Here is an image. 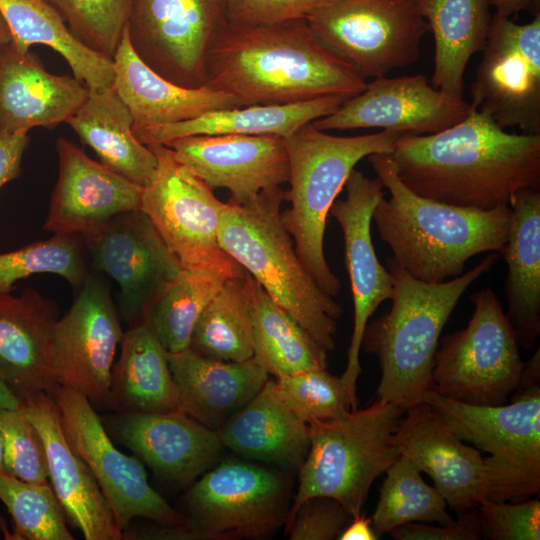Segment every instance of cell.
<instances>
[{
	"instance_id": "42",
	"label": "cell",
	"mask_w": 540,
	"mask_h": 540,
	"mask_svg": "<svg viewBox=\"0 0 540 540\" xmlns=\"http://www.w3.org/2000/svg\"><path fill=\"white\" fill-rule=\"evenodd\" d=\"M280 399L305 423L337 419L353 410L342 376L311 369L273 378Z\"/></svg>"
},
{
	"instance_id": "14",
	"label": "cell",
	"mask_w": 540,
	"mask_h": 540,
	"mask_svg": "<svg viewBox=\"0 0 540 540\" xmlns=\"http://www.w3.org/2000/svg\"><path fill=\"white\" fill-rule=\"evenodd\" d=\"M471 85V106L503 129L540 134V13L526 24L495 14Z\"/></svg>"
},
{
	"instance_id": "18",
	"label": "cell",
	"mask_w": 540,
	"mask_h": 540,
	"mask_svg": "<svg viewBox=\"0 0 540 540\" xmlns=\"http://www.w3.org/2000/svg\"><path fill=\"white\" fill-rule=\"evenodd\" d=\"M344 188L345 199H336L329 215L341 227L344 239L345 266L349 275L354 304V324L347 351V365L341 375L353 408H357L356 383L361 373L360 349L364 328L378 306L391 300L393 278L377 258L371 237L373 212L384 197V186L376 177L370 179L353 169Z\"/></svg>"
},
{
	"instance_id": "54",
	"label": "cell",
	"mask_w": 540,
	"mask_h": 540,
	"mask_svg": "<svg viewBox=\"0 0 540 540\" xmlns=\"http://www.w3.org/2000/svg\"><path fill=\"white\" fill-rule=\"evenodd\" d=\"M11 41L10 31L8 26L0 14V45Z\"/></svg>"
},
{
	"instance_id": "12",
	"label": "cell",
	"mask_w": 540,
	"mask_h": 540,
	"mask_svg": "<svg viewBox=\"0 0 540 540\" xmlns=\"http://www.w3.org/2000/svg\"><path fill=\"white\" fill-rule=\"evenodd\" d=\"M157 159L150 183L143 187L140 209L185 270L231 266L235 261L218 242L224 202L173 150L149 144Z\"/></svg>"
},
{
	"instance_id": "8",
	"label": "cell",
	"mask_w": 540,
	"mask_h": 540,
	"mask_svg": "<svg viewBox=\"0 0 540 540\" xmlns=\"http://www.w3.org/2000/svg\"><path fill=\"white\" fill-rule=\"evenodd\" d=\"M430 405L464 442L489 454L488 500L519 502L540 493V386H518L509 404L475 406L429 390Z\"/></svg>"
},
{
	"instance_id": "31",
	"label": "cell",
	"mask_w": 540,
	"mask_h": 540,
	"mask_svg": "<svg viewBox=\"0 0 540 540\" xmlns=\"http://www.w3.org/2000/svg\"><path fill=\"white\" fill-rule=\"evenodd\" d=\"M66 123L104 166L141 187L150 183L156 156L135 137L132 115L113 86L89 90Z\"/></svg>"
},
{
	"instance_id": "1",
	"label": "cell",
	"mask_w": 540,
	"mask_h": 540,
	"mask_svg": "<svg viewBox=\"0 0 540 540\" xmlns=\"http://www.w3.org/2000/svg\"><path fill=\"white\" fill-rule=\"evenodd\" d=\"M390 156L411 191L457 207L491 210L540 189V134L508 133L472 106L441 132L400 135Z\"/></svg>"
},
{
	"instance_id": "3",
	"label": "cell",
	"mask_w": 540,
	"mask_h": 540,
	"mask_svg": "<svg viewBox=\"0 0 540 540\" xmlns=\"http://www.w3.org/2000/svg\"><path fill=\"white\" fill-rule=\"evenodd\" d=\"M368 160L389 193L377 204L372 222L392 258L413 278L441 283L462 275L480 253L500 255L509 235V205L491 210L457 207L411 191L397 175L389 154Z\"/></svg>"
},
{
	"instance_id": "33",
	"label": "cell",
	"mask_w": 540,
	"mask_h": 540,
	"mask_svg": "<svg viewBox=\"0 0 540 540\" xmlns=\"http://www.w3.org/2000/svg\"><path fill=\"white\" fill-rule=\"evenodd\" d=\"M106 409L132 413L179 410L167 352L145 325L124 332L112 367Z\"/></svg>"
},
{
	"instance_id": "43",
	"label": "cell",
	"mask_w": 540,
	"mask_h": 540,
	"mask_svg": "<svg viewBox=\"0 0 540 540\" xmlns=\"http://www.w3.org/2000/svg\"><path fill=\"white\" fill-rule=\"evenodd\" d=\"M85 46L112 60L128 24L132 0H46Z\"/></svg>"
},
{
	"instance_id": "20",
	"label": "cell",
	"mask_w": 540,
	"mask_h": 540,
	"mask_svg": "<svg viewBox=\"0 0 540 540\" xmlns=\"http://www.w3.org/2000/svg\"><path fill=\"white\" fill-rule=\"evenodd\" d=\"M110 438L145 463L161 481L189 487L217 460L223 445L216 430L180 410L116 412L101 418Z\"/></svg>"
},
{
	"instance_id": "16",
	"label": "cell",
	"mask_w": 540,
	"mask_h": 540,
	"mask_svg": "<svg viewBox=\"0 0 540 540\" xmlns=\"http://www.w3.org/2000/svg\"><path fill=\"white\" fill-rule=\"evenodd\" d=\"M226 22L219 0H132L127 24L135 53L183 87L205 85L209 48Z\"/></svg>"
},
{
	"instance_id": "9",
	"label": "cell",
	"mask_w": 540,
	"mask_h": 540,
	"mask_svg": "<svg viewBox=\"0 0 540 540\" xmlns=\"http://www.w3.org/2000/svg\"><path fill=\"white\" fill-rule=\"evenodd\" d=\"M469 298L474 310L467 326L439 341L431 390L468 405H503L520 381L519 342L489 286Z\"/></svg>"
},
{
	"instance_id": "40",
	"label": "cell",
	"mask_w": 540,
	"mask_h": 540,
	"mask_svg": "<svg viewBox=\"0 0 540 540\" xmlns=\"http://www.w3.org/2000/svg\"><path fill=\"white\" fill-rule=\"evenodd\" d=\"M87 262L81 235L53 234L0 254V293H10L18 280L39 273L61 276L77 290L90 274Z\"/></svg>"
},
{
	"instance_id": "21",
	"label": "cell",
	"mask_w": 540,
	"mask_h": 540,
	"mask_svg": "<svg viewBox=\"0 0 540 540\" xmlns=\"http://www.w3.org/2000/svg\"><path fill=\"white\" fill-rule=\"evenodd\" d=\"M400 455L428 474L457 514L488 500V474L480 450L465 444L427 403L407 408L395 431Z\"/></svg>"
},
{
	"instance_id": "34",
	"label": "cell",
	"mask_w": 540,
	"mask_h": 540,
	"mask_svg": "<svg viewBox=\"0 0 540 540\" xmlns=\"http://www.w3.org/2000/svg\"><path fill=\"white\" fill-rule=\"evenodd\" d=\"M435 43L431 85L463 99L467 64L482 50L491 23L487 0H415Z\"/></svg>"
},
{
	"instance_id": "15",
	"label": "cell",
	"mask_w": 540,
	"mask_h": 540,
	"mask_svg": "<svg viewBox=\"0 0 540 540\" xmlns=\"http://www.w3.org/2000/svg\"><path fill=\"white\" fill-rule=\"evenodd\" d=\"M69 310L54 324L50 367L59 386L73 389L106 408L111 372L124 331L110 289L87 276Z\"/></svg>"
},
{
	"instance_id": "24",
	"label": "cell",
	"mask_w": 540,
	"mask_h": 540,
	"mask_svg": "<svg viewBox=\"0 0 540 540\" xmlns=\"http://www.w3.org/2000/svg\"><path fill=\"white\" fill-rule=\"evenodd\" d=\"M21 402L43 441L50 485L69 522L86 540H122L95 477L66 438L54 397L38 392Z\"/></svg>"
},
{
	"instance_id": "30",
	"label": "cell",
	"mask_w": 540,
	"mask_h": 540,
	"mask_svg": "<svg viewBox=\"0 0 540 540\" xmlns=\"http://www.w3.org/2000/svg\"><path fill=\"white\" fill-rule=\"evenodd\" d=\"M511 227L500 253L507 264L506 317L525 349L540 335V189H525L510 200Z\"/></svg>"
},
{
	"instance_id": "50",
	"label": "cell",
	"mask_w": 540,
	"mask_h": 540,
	"mask_svg": "<svg viewBox=\"0 0 540 540\" xmlns=\"http://www.w3.org/2000/svg\"><path fill=\"white\" fill-rule=\"evenodd\" d=\"M122 540H198L186 524H163L151 521L148 524L132 525L122 531Z\"/></svg>"
},
{
	"instance_id": "49",
	"label": "cell",
	"mask_w": 540,
	"mask_h": 540,
	"mask_svg": "<svg viewBox=\"0 0 540 540\" xmlns=\"http://www.w3.org/2000/svg\"><path fill=\"white\" fill-rule=\"evenodd\" d=\"M29 141L27 133L0 131V188L20 175L23 154Z\"/></svg>"
},
{
	"instance_id": "51",
	"label": "cell",
	"mask_w": 540,
	"mask_h": 540,
	"mask_svg": "<svg viewBox=\"0 0 540 540\" xmlns=\"http://www.w3.org/2000/svg\"><path fill=\"white\" fill-rule=\"evenodd\" d=\"M339 540H377L370 518H365L362 514L351 518L349 524L340 533Z\"/></svg>"
},
{
	"instance_id": "36",
	"label": "cell",
	"mask_w": 540,
	"mask_h": 540,
	"mask_svg": "<svg viewBox=\"0 0 540 540\" xmlns=\"http://www.w3.org/2000/svg\"><path fill=\"white\" fill-rule=\"evenodd\" d=\"M248 295L253 358L269 375L327 368V351L250 274Z\"/></svg>"
},
{
	"instance_id": "13",
	"label": "cell",
	"mask_w": 540,
	"mask_h": 540,
	"mask_svg": "<svg viewBox=\"0 0 540 540\" xmlns=\"http://www.w3.org/2000/svg\"><path fill=\"white\" fill-rule=\"evenodd\" d=\"M53 397L69 444L91 470L121 532L135 518L185 524L180 510L149 484L143 462L116 448L85 396L60 386Z\"/></svg>"
},
{
	"instance_id": "17",
	"label": "cell",
	"mask_w": 540,
	"mask_h": 540,
	"mask_svg": "<svg viewBox=\"0 0 540 540\" xmlns=\"http://www.w3.org/2000/svg\"><path fill=\"white\" fill-rule=\"evenodd\" d=\"M82 239L92 266L118 283V309L129 327L142 323L155 297L183 270L141 210L119 214Z\"/></svg>"
},
{
	"instance_id": "38",
	"label": "cell",
	"mask_w": 540,
	"mask_h": 540,
	"mask_svg": "<svg viewBox=\"0 0 540 540\" xmlns=\"http://www.w3.org/2000/svg\"><path fill=\"white\" fill-rule=\"evenodd\" d=\"M248 276L240 266L207 304L194 325L190 349L221 361H244L253 357Z\"/></svg>"
},
{
	"instance_id": "47",
	"label": "cell",
	"mask_w": 540,
	"mask_h": 540,
	"mask_svg": "<svg viewBox=\"0 0 540 540\" xmlns=\"http://www.w3.org/2000/svg\"><path fill=\"white\" fill-rule=\"evenodd\" d=\"M225 19L237 25H274L305 17L329 0H219Z\"/></svg>"
},
{
	"instance_id": "53",
	"label": "cell",
	"mask_w": 540,
	"mask_h": 540,
	"mask_svg": "<svg viewBox=\"0 0 540 540\" xmlns=\"http://www.w3.org/2000/svg\"><path fill=\"white\" fill-rule=\"evenodd\" d=\"M21 406V400L0 379V408L16 409Z\"/></svg>"
},
{
	"instance_id": "52",
	"label": "cell",
	"mask_w": 540,
	"mask_h": 540,
	"mask_svg": "<svg viewBox=\"0 0 540 540\" xmlns=\"http://www.w3.org/2000/svg\"><path fill=\"white\" fill-rule=\"evenodd\" d=\"M495 8L497 15L511 17L521 11H528L534 16L540 13V0H487Z\"/></svg>"
},
{
	"instance_id": "45",
	"label": "cell",
	"mask_w": 540,
	"mask_h": 540,
	"mask_svg": "<svg viewBox=\"0 0 540 540\" xmlns=\"http://www.w3.org/2000/svg\"><path fill=\"white\" fill-rule=\"evenodd\" d=\"M481 538L489 540H539L540 499L519 502L487 500L478 507Z\"/></svg>"
},
{
	"instance_id": "46",
	"label": "cell",
	"mask_w": 540,
	"mask_h": 540,
	"mask_svg": "<svg viewBox=\"0 0 540 540\" xmlns=\"http://www.w3.org/2000/svg\"><path fill=\"white\" fill-rule=\"evenodd\" d=\"M350 520L337 500L315 496L301 503L285 530L291 540H332L338 539Z\"/></svg>"
},
{
	"instance_id": "26",
	"label": "cell",
	"mask_w": 540,
	"mask_h": 540,
	"mask_svg": "<svg viewBox=\"0 0 540 540\" xmlns=\"http://www.w3.org/2000/svg\"><path fill=\"white\" fill-rule=\"evenodd\" d=\"M56 303L33 288L21 296L0 293V379L22 400L60 387L50 367Z\"/></svg>"
},
{
	"instance_id": "23",
	"label": "cell",
	"mask_w": 540,
	"mask_h": 540,
	"mask_svg": "<svg viewBox=\"0 0 540 540\" xmlns=\"http://www.w3.org/2000/svg\"><path fill=\"white\" fill-rule=\"evenodd\" d=\"M58 178L43 228L53 234L87 235L114 217L139 210L143 187L91 159L64 137L55 144Z\"/></svg>"
},
{
	"instance_id": "7",
	"label": "cell",
	"mask_w": 540,
	"mask_h": 540,
	"mask_svg": "<svg viewBox=\"0 0 540 540\" xmlns=\"http://www.w3.org/2000/svg\"><path fill=\"white\" fill-rule=\"evenodd\" d=\"M404 412L377 398L343 417L310 423V447L285 527L301 503L315 496L337 500L351 518L360 515L374 480L400 456L395 431Z\"/></svg>"
},
{
	"instance_id": "6",
	"label": "cell",
	"mask_w": 540,
	"mask_h": 540,
	"mask_svg": "<svg viewBox=\"0 0 540 540\" xmlns=\"http://www.w3.org/2000/svg\"><path fill=\"white\" fill-rule=\"evenodd\" d=\"M400 135L383 130L357 136H335L308 122L284 138L289 159L290 207L281 212L283 226L316 284L329 296L341 289L324 252L330 208L356 164L375 153L391 154Z\"/></svg>"
},
{
	"instance_id": "5",
	"label": "cell",
	"mask_w": 540,
	"mask_h": 540,
	"mask_svg": "<svg viewBox=\"0 0 540 540\" xmlns=\"http://www.w3.org/2000/svg\"><path fill=\"white\" fill-rule=\"evenodd\" d=\"M284 201L285 190L278 187L244 204L224 202L218 242L328 352L335 347L342 308L316 284L300 260L281 220Z\"/></svg>"
},
{
	"instance_id": "55",
	"label": "cell",
	"mask_w": 540,
	"mask_h": 540,
	"mask_svg": "<svg viewBox=\"0 0 540 540\" xmlns=\"http://www.w3.org/2000/svg\"><path fill=\"white\" fill-rule=\"evenodd\" d=\"M5 473L4 468V450H3V438L0 429V474Z\"/></svg>"
},
{
	"instance_id": "27",
	"label": "cell",
	"mask_w": 540,
	"mask_h": 540,
	"mask_svg": "<svg viewBox=\"0 0 540 540\" xmlns=\"http://www.w3.org/2000/svg\"><path fill=\"white\" fill-rule=\"evenodd\" d=\"M167 358L179 410L216 431L270 378L253 357L221 361L204 357L188 347L167 353Z\"/></svg>"
},
{
	"instance_id": "28",
	"label": "cell",
	"mask_w": 540,
	"mask_h": 540,
	"mask_svg": "<svg viewBox=\"0 0 540 540\" xmlns=\"http://www.w3.org/2000/svg\"><path fill=\"white\" fill-rule=\"evenodd\" d=\"M112 63L113 88L130 111L133 128L173 124L241 106L233 96L206 85L187 88L156 73L135 53L127 26Z\"/></svg>"
},
{
	"instance_id": "39",
	"label": "cell",
	"mask_w": 540,
	"mask_h": 540,
	"mask_svg": "<svg viewBox=\"0 0 540 540\" xmlns=\"http://www.w3.org/2000/svg\"><path fill=\"white\" fill-rule=\"evenodd\" d=\"M385 474L379 501L370 518L379 538L406 523H454L444 498L422 479L421 471L409 457L400 455Z\"/></svg>"
},
{
	"instance_id": "25",
	"label": "cell",
	"mask_w": 540,
	"mask_h": 540,
	"mask_svg": "<svg viewBox=\"0 0 540 540\" xmlns=\"http://www.w3.org/2000/svg\"><path fill=\"white\" fill-rule=\"evenodd\" d=\"M88 93L74 76L48 72L30 50L20 51L11 42L0 45V131L53 129L66 123Z\"/></svg>"
},
{
	"instance_id": "22",
	"label": "cell",
	"mask_w": 540,
	"mask_h": 540,
	"mask_svg": "<svg viewBox=\"0 0 540 540\" xmlns=\"http://www.w3.org/2000/svg\"><path fill=\"white\" fill-rule=\"evenodd\" d=\"M163 145L211 189H227L229 199L239 204L289 180V159L282 137L197 135Z\"/></svg>"
},
{
	"instance_id": "32",
	"label": "cell",
	"mask_w": 540,
	"mask_h": 540,
	"mask_svg": "<svg viewBox=\"0 0 540 540\" xmlns=\"http://www.w3.org/2000/svg\"><path fill=\"white\" fill-rule=\"evenodd\" d=\"M347 99L324 96L287 105H251L219 109L173 124L133 128L143 144H166L197 135H270L286 138L302 125L327 116Z\"/></svg>"
},
{
	"instance_id": "10",
	"label": "cell",
	"mask_w": 540,
	"mask_h": 540,
	"mask_svg": "<svg viewBox=\"0 0 540 540\" xmlns=\"http://www.w3.org/2000/svg\"><path fill=\"white\" fill-rule=\"evenodd\" d=\"M290 498L285 475L229 459L189 486L180 512L198 540L256 539L285 525Z\"/></svg>"
},
{
	"instance_id": "19",
	"label": "cell",
	"mask_w": 540,
	"mask_h": 540,
	"mask_svg": "<svg viewBox=\"0 0 540 540\" xmlns=\"http://www.w3.org/2000/svg\"><path fill=\"white\" fill-rule=\"evenodd\" d=\"M471 104L435 89L422 74L367 83L333 113L313 121L323 131L381 128L399 135H430L461 122Z\"/></svg>"
},
{
	"instance_id": "48",
	"label": "cell",
	"mask_w": 540,
	"mask_h": 540,
	"mask_svg": "<svg viewBox=\"0 0 540 540\" xmlns=\"http://www.w3.org/2000/svg\"><path fill=\"white\" fill-rule=\"evenodd\" d=\"M452 524L438 526L411 522L388 533L397 540H478L481 539L478 515L474 510L457 514Z\"/></svg>"
},
{
	"instance_id": "2",
	"label": "cell",
	"mask_w": 540,
	"mask_h": 540,
	"mask_svg": "<svg viewBox=\"0 0 540 540\" xmlns=\"http://www.w3.org/2000/svg\"><path fill=\"white\" fill-rule=\"evenodd\" d=\"M205 85L251 106L324 96L349 99L367 83L316 37L305 19H297L255 26L226 21L207 54Z\"/></svg>"
},
{
	"instance_id": "29",
	"label": "cell",
	"mask_w": 540,
	"mask_h": 540,
	"mask_svg": "<svg viewBox=\"0 0 540 540\" xmlns=\"http://www.w3.org/2000/svg\"><path fill=\"white\" fill-rule=\"evenodd\" d=\"M223 447L246 457L298 469L310 447L309 424L278 396L273 378L218 430Z\"/></svg>"
},
{
	"instance_id": "37",
	"label": "cell",
	"mask_w": 540,
	"mask_h": 540,
	"mask_svg": "<svg viewBox=\"0 0 540 540\" xmlns=\"http://www.w3.org/2000/svg\"><path fill=\"white\" fill-rule=\"evenodd\" d=\"M240 268L183 269L155 297L142 319L167 353L190 345L194 325L211 299Z\"/></svg>"
},
{
	"instance_id": "11",
	"label": "cell",
	"mask_w": 540,
	"mask_h": 540,
	"mask_svg": "<svg viewBox=\"0 0 540 540\" xmlns=\"http://www.w3.org/2000/svg\"><path fill=\"white\" fill-rule=\"evenodd\" d=\"M305 20L363 78L385 76L416 62L429 31L415 0H329Z\"/></svg>"
},
{
	"instance_id": "44",
	"label": "cell",
	"mask_w": 540,
	"mask_h": 540,
	"mask_svg": "<svg viewBox=\"0 0 540 540\" xmlns=\"http://www.w3.org/2000/svg\"><path fill=\"white\" fill-rule=\"evenodd\" d=\"M5 473L30 483H48L43 441L26 416L22 402L16 409L0 408Z\"/></svg>"
},
{
	"instance_id": "35",
	"label": "cell",
	"mask_w": 540,
	"mask_h": 540,
	"mask_svg": "<svg viewBox=\"0 0 540 540\" xmlns=\"http://www.w3.org/2000/svg\"><path fill=\"white\" fill-rule=\"evenodd\" d=\"M0 14L16 49L28 51L32 45L48 46L64 58L73 76L89 90L113 86L112 60L79 41L46 0H0Z\"/></svg>"
},
{
	"instance_id": "4",
	"label": "cell",
	"mask_w": 540,
	"mask_h": 540,
	"mask_svg": "<svg viewBox=\"0 0 540 540\" xmlns=\"http://www.w3.org/2000/svg\"><path fill=\"white\" fill-rule=\"evenodd\" d=\"M491 252L471 270L441 283L410 276L387 259L393 283L392 305L386 314L368 322L361 347L378 358L381 378L378 399L405 410L421 403L432 389V371L441 332L469 286L489 272L499 259Z\"/></svg>"
},
{
	"instance_id": "41",
	"label": "cell",
	"mask_w": 540,
	"mask_h": 540,
	"mask_svg": "<svg viewBox=\"0 0 540 540\" xmlns=\"http://www.w3.org/2000/svg\"><path fill=\"white\" fill-rule=\"evenodd\" d=\"M0 501L14 522V538L21 540H73L65 513L48 483L25 482L0 474Z\"/></svg>"
}]
</instances>
